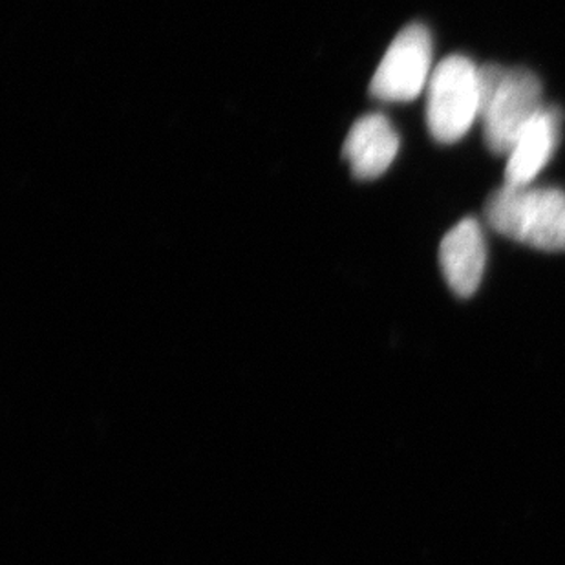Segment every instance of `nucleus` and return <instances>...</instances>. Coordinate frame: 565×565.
<instances>
[{
    "instance_id": "obj_1",
    "label": "nucleus",
    "mask_w": 565,
    "mask_h": 565,
    "mask_svg": "<svg viewBox=\"0 0 565 565\" xmlns=\"http://www.w3.org/2000/svg\"><path fill=\"white\" fill-rule=\"evenodd\" d=\"M491 230L542 252H565V192L556 188L503 185L486 203Z\"/></svg>"
},
{
    "instance_id": "obj_2",
    "label": "nucleus",
    "mask_w": 565,
    "mask_h": 565,
    "mask_svg": "<svg viewBox=\"0 0 565 565\" xmlns=\"http://www.w3.org/2000/svg\"><path fill=\"white\" fill-rule=\"evenodd\" d=\"M483 139L492 154L507 156L542 108V83L527 68L486 64L480 68Z\"/></svg>"
},
{
    "instance_id": "obj_3",
    "label": "nucleus",
    "mask_w": 565,
    "mask_h": 565,
    "mask_svg": "<svg viewBox=\"0 0 565 565\" xmlns=\"http://www.w3.org/2000/svg\"><path fill=\"white\" fill-rule=\"evenodd\" d=\"M427 125L438 143H456L480 119V68L465 55H448L427 86Z\"/></svg>"
},
{
    "instance_id": "obj_4",
    "label": "nucleus",
    "mask_w": 565,
    "mask_h": 565,
    "mask_svg": "<svg viewBox=\"0 0 565 565\" xmlns=\"http://www.w3.org/2000/svg\"><path fill=\"white\" fill-rule=\"evenodd\" d=\"M430 66L433 38L428 28L417 22L408 24L386 50L370 83V94L379 102H414L428 86Z\"/></svg>"
},
{
    "instance_id": "obj_5",
    "label": "nucleus",
    "mask_w": 565,
    "mask_h": 565,
    "mask_svg": "<svg viewBox=\"0 0 565 565\" xmlns=\"http://www.w3.org/2000/svg\"><path fill=\"white\" fill-rule=\"evenodd\" d=\"M439 264L448 288L469 299L480 288L486 273L487 244L481 224L472 216L454 225L439 247Z\"/></svg>"
},
{
    "instance_id": "obj_6",
    "label": "nucleus",
    "mask_w": 565,
    "mask_h": 565,
    "mask_svg": "<svg viewBox=\"0 0 565 565\" xmlns=\"http://www.w3.org/2000/svg\"><path fill=\"white\" fill-rule=\"evenodd\" d=\"M399 152V136L384 114H369L348 134L342 156L359 180L383 177Z\"/></svg>"
},
{
    "instance_id": "obj_7",
    "label": "nucleus",
    "mask_w": 565,
    "mask_h": 565,
    "mask_svg": "<svg viewBox=\"0 0 565 565\" xmlns=\"http://www.w3.org/2000/svg\"><path fill=\"white\" fill-rule=\"evenodd\" d=\"M562 119L561 108L544 107L529 124L507 154V185H531L544 171L561 141Z\"/></svg>"
}]
</instances>
